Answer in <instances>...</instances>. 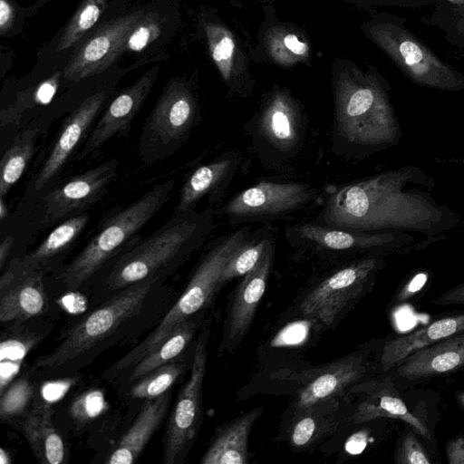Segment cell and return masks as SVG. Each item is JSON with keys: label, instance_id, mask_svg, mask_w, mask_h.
I'll return each instance as SVG.
<instances>
[{"label": "cell", "instance_id": "d4e9b609", "mask_svg": "<svg viewBox=\"0 0 464 464\" xmlns=\"http://www.w3.org/2000/svg\"><path fill=\"white\" fill-rule=\"evenodd\" d=\"M169 401V392L156 398L148 399L135 421L106 457L104 463H134L162 423L168 412Z\"/></svg>", "mask_w": 464, "mask_h": 464}, {"label": "cell", "instance_id": "ab89813d", "mask_svg": "<svg viewBox=\"0 0 464 464\" xmlns=\"http://www.w3.org/2000/svg\"><path fill=\"white\" fill-rule=\"evenodd\" d=\"M161 29V17L155 13L145 12L130 32L125 50L142 51L160 36Z\"/></svg>", "mask_w": 464, "mask_h": 464}, {"label": "cell", "instance_id": "ba28073f", "mask_svg": "<svg viewBox=\"0 0 464 464\" xmlns=\"http://www.w3.org/2000/svg\"><path fill=\"white\" fill-rule=\"evenodd\" d=\"M199 120L198 100L191 85L182 78H171L143 124L138 145L140 160L152 165L174 155Z\"/></svg>", "mask_w": 464, "mask_h": 464}, {"label": "cell", "instance_id": "4dcf8cb0", "mask_svg": "<svg viewBox=\"0 0 464 464\" xmlns=\"http://www.w3.org/2000/svg\"><path fill=\"white\" fill-rule=\"evenodd\" d=\"M42 125L34 123L19 132L6 150L0 162V197L8 194L19 180L33 158Z\"/></svg>", "mask_w": 464, "mask_h": 464}, {"label": "cell", "instance_id": "7bdbcfd3", "mask_svg": "<svg viewBox=\"0 0 464 464\" xmlns=\"http://www.w3.org/2000/svg\"><path fill=\"white\" fill-rule=\"evenodd\" d=\"M441 1L442 0H373L377 5L405 9L432 7Z\"/></svg>", "mask_w": 464, "mask_h": 464}, {"label": "cell", "instance_id": "2e32d148", "mask_svg": "<svg viewBox=\"0 0 464 464\" xmlns=\"http://www.w3.org/2000/svg\"><path fill=\"white\" fill-rule=\"evenodd\" d=\"M105 100L104 91L94 92L64 120L55 142L31 183V192H41L56 179L82 141L86 140Z\"/></svg>", "mask_w": 464, "mask_h": 464}, {"label": "cell", "instance_id": "ffe728a7", "mask_svg": "<svg viewBox=\"0 0 464 464\" xmlns=\"http://www.w3.org/2000/svg\"><path fill=\"white\" fill-rule=\"evenodd\" d=\"M351 392L359 397L352 414L347 418L349 421L362 423L380 418L397 419L411 426L424 439L431 440L430 429L408 409L391 376L361 383Z\"/></svg>", "mask_w": 464, "mask_h": 464}, {"label": "cell", "instance_id": "60d3db41", "mask_svg": "<svg viewBox=\"0 0 464 464\" xmlns=\"http://www.w3.org/2000/svg\"><path fill=\"white\" fill-rule=\"evenodd\" d=\"M106 408L103 392L92 390L81 394L71 405L72 417L80 422H86L99 416Z\"/></svg>", "mask_w": 464, "mask_h": 464}, {"label": "cell", "instance_id": "f907efd6", "mask_svg": "<svg viewBox=\"0 0 464 464\" xmlns=\"http://www.w3.org/2000/svg\"><path fill=\"white\" fill-rule=\"evenodd\" d=\"M11 458L7 451L5 450L4 448L0 449V463L1 464H9L11 463Z\"/></svg>", "mask_w": 464, "mask_h": 464}, {"label": "cell", "instance_id": "681fc988", "mask_svg": "<svg viewBox=\"0 0 464 464\" xmlns=\"http://www.w3.org/2000/svg\"><path fill=\"white\" fill-rule=\"evenodd\" d=\"M8 215V206L5 201V197H0V219L4 221Z\"/></svg>", "mask_w": 464, "mask_h": 464}, {"label": "cell", "instance_id": "74e56055", "mask_svg": "<svg viewBox=\"0 0 464 464\" xmlns=\"http://www.w3.org/2000/svg\"><path fill=\"white\" fill-rule=\"evenodd\" d=\"M35 343L36 338L25 335L2 340L0 392L14 380L21 362Z\"/></svg>", "mask_w": 464, "mask_h": 464}, {"label": "cell", "instance_id": "e575fe53", "mask_svg": "<svg viewBox=\"0 0 464 464\" xmlns=\"http://www.w3.org/2000/svg\"><path fill=\"white\" fill-rule=\"evenodd\" d=\"M266 46L272 60L285 67L303 63L310 56L308 43L288 29L270 31L266 38Z\"/></svg>", "mask_w": 464, "mask_h": 464}, {"label": "cell", "instance_id": "ac0fdd59", "mask_svg": "<svg viewBox=\"0 0 464 464\" xmlns=\"http://www.w3.org/2000/svg\"><path fill=\"white\" fill-rule=\"evenodd\" d=\"M44 270L24 266L13 259L0 278V321L8 323L35 317L47 309Z\"/></svg>", "mask_w": 464, "mask_h": 464}, {"label": "cell", "instance_id": "ee69618b", "mask_svg": "<svg viewBox=\"0 0 464 464\" xmlns=\"http://www.w3.org/2000/svg\"><path fill=\"white\" fill-rule=\"evenodd\" d=\"M433 303L440 306L464 304V283L441 294Z\"/></svg>", "mask_w": 464, "mask_h": 464}, {"label": "cell", "instance_id": "4316f807", "mask_svg": "<svg viewBox=\"0 0 464 464\" xmlns=\"http://www.w3.org/2000/svg\"><path fill=\"white\" fill-rule=\"evenodd\" d=\"M21 430L34 457L42 464H61L66 457L64 441L53 421L47 403L32 408L21 422Z\"/></svg>", "mask_w": 464, "mask_h": 464}, {"label": "cell", "instance_id": "f546056e", "mask_svg": "<svg viewBox=\"0 0 464 464\" xmlns=\"http://www.w3.org/2000/svg\"><path fill=\"white\" fill-rule=\"evenodd\" d=\"M89 222L90 215L80 213L59 223L36 248L19 259L21 265L44 270L77 240Z\"/></svg>", "mask_w": 464, "mask_h": 464}, {"label": "cell", "instance_id": "f35d334b", "mask_svg": "<svg viewBox=\"0 0 464 464\" xmlns=\"http://www.w3.org/2000/svg\"><path fill=\"white\" fill-rule=\"evenodd\" d=\"M34 397V387L27 377L13 380L0 392V417L3 420L23 414Z\"/></svg>", "mask_w": 464, "mask_h": 464}, {"label": "cell", "instance_id": "3957f363", "mask_svg": "<svg viewBox=\"0 0 464 464\" xmlns=\"http://www.w3.org/2000/svg\"><path fill=\"white\" fill-rule=\"evenodd\" d=\"M320 204L313 222L332 227L370 233L413 222L402 215L406 200L397 176L392 173L328 187Z\"/></svg>", "mask_w": 464, "mask_h": 464}, {"label": "cell", "instance_id": "cb8c5ba5", "mask_svg": "<svg viewBox=\"0 0 464 464\" xmlns=\"http://www.w3.org/2000/svg\"><path fill=\"white\" fill-rule=\"evenodd\" d=\"M463 366L464 332H461L416 351L396 367L401 377L420 380L450 372Z\"/></svg>", "mask_w": 464, "mask_h": 464}, {"label": "cell", "instance_id": "8fae6325", "mask_svg": "<svg viewBox=\"0 0 464 464\" xmlns=\"http://www.w3.org/2000/svg\"><path fill=\"white\" fill-rule=\"evenodd\" d=\"M208 327L198 338L189 378L179 391L164 434L163 463L177 464L190 450L202 420V388L207 371Z\"/></svg>", "mask_w": 464, "mask_h": 464}, {"label": "cell", "instance_id": "6da1fadb", "mask_svg": "<svg viewBox=\"0 0 464 464\" xmlns=\"http://www.w3.org/2000/svg\"><path fill=\"white\" fill-rule=\"evenodd\" d=\"M334 116L331 150L345 160L360 159L396 135L386 82L373 66H338L333 74Z\"/></svg>", "mask_w": 464, "mask_h": 464}, {"label": "cell", "instance_id": "b9f144b4", "mask_svg": "<svg viewBox=\"0 0 464 464\" xmlns=\"http://www.w3.org/2000/svg\"><path fill=\"white\" fill-rule=\"evenodd\" d=\"M399 464H430L432 461L415 434L407 431L401 440L395 455Z\"/></svg>", "mask_w": 464, "mask_h": 464}, {"label": "cell", "instance_id": "603a6c76", "mask_svg": "<svg viewBox=\"0 0 464 464\" xmlns=\"http://www.w3.org/2000/svg\"><path fill=\"white\" fill-rule=\"evenodd\" d=\"M204 30L210 56L228 93L239 97L251 95L254 82L232 32L224 24L212 22L207 23Z\"/></svg>", "mask_w": 464, "mask_h": 464}, {"label": "cell", "instance_id": "f1b7e54d", "mask_svg": "<svg viewBox=\"0 0 464 464\" xmlns=\"http://www.w3.org/2000/svg\"><path fill=\"white\" fill-rule=\"evenodd\" d=\"M337 410V399H332L297 411L289 430L291 445L305 449L331 434L338 425Z\"/></svg>", "mask_w": 464, "mask_h": 464}, {"label": "cell", "instance_id": "836d02e7", "mask_svg": "<svg viewBox=\"0 0 464 464\" xmlns=\"http://www.w3.org/2000/svg\"><path fill=\"white\" fill-rule=\"evenodd\" d=\"M421 21L437 28L450 44L464 51V0H442Z\"/></svg>", "mask_w": 464, "mask_h": 464}, {"label": "cell", "instance_id": "d6a6232c", "mask_svg": "<svg viewBox=\"0 0 464 464\" xmlns=\"http://www.w3.org/2000/svg\"><path fill=\"white\" fill-rule=\"evenodd\" d=\"M272 228L267 225L252 232L224 267L219 278L220 286L234 278L246 276L257 266L267 245L276 238Z\"/></svg>", "mask_w": 464, "mask_h": 464}, {"label": "cell", "instance_id": "4fadbf2b", "mask_svg": "<svg viewBox=\"0 0 464 464\" xmlns=\"http://www.w3.org/2000/svg\"><path fill=\"white\" fill-rule=\"evenodd\" d=\"M118 167V160L111 158L49 189L37 206L39 228L44 229L101 200L116 179Z\"/></svg>", "mask_w": 464, "mask_h": 464}, {"label": "cell", "instance_id": "277c9868", "mask_svg": "<svg viewBox=\"0 0 464 464\" xmlns=\"http://www.w3.org/2000/svg\"><path fill=\"white\" fill-rule=\"evenodd\" d=\"M251 227L243 226L210 242L201 256L185 290L156 328L110 369L120 372L136 364L178 326L205 307L219 285L222 271L235 252L249 238Z\"/></svg>", "mask_w": 464, "mask_h": 464}, {"label": "cell", "instance_id": "83f0119b", "mask_svg": "<svg viewBox=\"0 0 464 464\" xmlns=\"http://www.w3.org/2000/svg\"><path fill=\"white\" fill-rule=\"evenodd\" d=\"M262 410L256 408L218 430L213 442L203 455L201 464L248 463V438Z\"/></svg>", "mask_w": 464, "mask_h": 464}, {"label": "cell", "instance_id": "e0dca14e", "mask_svg": "<svg viewBox=\"0 0 464 464\" xmlns=\"http://www.w3.org/2000/svg\"><path fill=\"white\" fill-rule=\"evenodd\" d=\"M158 72V66L150 69L110 102L84 140L78 160L89 157L114 136L128 135L133 119L156 82Z\"/></svg>", "mask_w": 464, "mask_h": 464}, {"label": "cell", "instance_id": "8d00e7d4", "mask_svg": "<svg viewBox=\"0 0 464 464\" xmlns=\"http://www.w3.org/2000/svg\"><path fill=\"white\" fill-rule=\"evenodd\" d=\"M184 370V365L176 361L150 372L140 378L131 388L130 395L138 399H152L169 392Z\"/></svg>", "mask_w": 464, "mask_h": 464}, {"label": "cell", "instance_id": "bcb514c9", "mask_svg": "<svg viewBox=\"0 0 464 464\" xmlns=\"http://www.w3.org/2000/svg\"><path fill=\"white\" fill-rule=\"evenodd\" d=\"M72 380H63L50 382L45 385L44 390H43V395L49 401H54L63 396L69 387L72 385Z\"/></svg>", "mask_w": 464, "mask_h": 464}, {"label": "cell", "instance_id": "30bf717a", "mask_svg": "<svg viewBox=\"0 0 464 464\" xmlns=\"http://www.w3.org/2000/svg\"><path fill=\"white\" fill-rule=\"evenodd\" d=\"M320 198L317 188L301 181L261 180L235 195L219 210L232 226L293 218Z\"/></svg>", "mask_w": 464, "mask_h": 464}, {"label": "cell", "instance_id": "1f68e13d", "mask_svg": "<svg viewBox=\"0 0 464 464\" xmlns=\"http://www.w3.org/2000/svg\"><path fill=\"white\" fill-rule=\"evenodd\" d=\"M197 324L187 320L178 326L158 347L132 366L130 381H137L160 366L174 361L188 345L196 331Z\"/></svg>", "mask_w": 464, "mask_h": 464}, {"label": "cell", "instance_id": "7c38bea8", "mask_svg": "<svg viewBox=\"0 0 464 464\" xmlns=\"http://www.w3.org/2000/svg\"><path fill=\"white\" fill-rule=\"evenodd\" d=\"M381 265L380 258L370 256L339 268L305 295L300 304L301 313L331 325L344 307L370 286Z\"/></svg>", "mask_w": 464, "mask_h": 464}, {"label": "cell", "instance_id": "9a60e30c", "mask_svg": "<svg viewBox=\"0 0 464 464\" xmlns=\"http://www.w3.org/2000/svg\"><path fill=\"white\" fill-rule=\"evenodd\" d=\"M144 13L138 10L101 26L75 50L63 71V77L78 82L103 72L125 50L130 32Z\"/></svg>", "mask_w": 464, "mask_h": 464}, {"label": "cell", "instance_id": "9c48e42d", "mask_svg": "<svg viewBox=\"0 0 464 464\" xmlns=\"http://www.w3.org/2000/svg\"><path fill=\"white\" fill-rule=\"evenodd\" d=\"M162 275H154L123 288L106 304L72 327L50 353L35 360L38 370H53L79 357L135 315Z\"/></svg>", "mask_w": 464, "mask_h": 464}, {"label": "cell", "instance_id": "44dd1931", "mask_svg": "<svg viewBox=\"0 0 464 464\" xmlns=\"http://www.w3.org/2000/svg\"><path fill=\"white\" fill-rule=\"evenodd\" d=\"M275 239L267 245L257 266L243 276L230 307L224 343L237 346L247 333L265 294L275 256Z\"/></svg>", "mask_w": 464, "mask_h": 464}, {"label": "cell", "instance_id": "f6af8a7d", "mask_svg": "<svg viewBox=\"0 0 464 464\" xmlns=\"http://www.w3.org/2000/svg\"><path fill=\"white\" fill-rule=\"evenodd\" d=\"M446 454L450 464H464V437L450 440L446 445Z\"/></svg>", "mask_w": 464, "mask_h": 464}, {"label": "cell", "instance_id": "7a4b0ae2", "mask_svg": "<svg viewBox=\"0 0 464 464\" xmlns=\"http://www.w3.org/2000/svg\"><path fill=\"white\" fill-rule=\"evenodd\" d=\"M214 219L215 210L210 206L201 211L173 212L156 231L127 247L109 275V286L123 289L176 267L203 245Z\"/></svg>", "mask_w": 464, "mask_h": 464}, {"label": "cell", "instance_id": "7dc6e473", "mask_svg": "<svg viewBox=\"0 0 464 464\" xmlns=\"http://www.w3.org/2000/svg\"><path fill=\"white\" fill-rule=\"evenodd\" d=\"M14 8L8 0H0V34L5 35L13 25Z\"/></svg>", "mask_w": 464, "mask_h": 464}, {"label": "cell", "instance_id": "816d5d0a", "mask_svg": "<svg viewBox=\"0 0 464 464\" xmlns=\"http://www.w3.org/2000/svg\"><path fill=\"white\" fill-rule=\"evenodd\" d=\"M457 398H458V401H459V403L461 404V406L464 409V391H461V392H458L457 393Z\"/></svg>", "mask_w": 464, "mask_h": 464}, {"label": "cell", "instance_id": "5b68a950", "mask_svg": "<svg viewBox=\"0 0 464 464\" xmlns=\"http://www.w3.org/2000/svg\"><path fill=\"white\" fill-rule=\"evenodd\" d=\"M175 187L170 179L107 218L97 233L60 275L68 290H76L111 256L135 242L142 227L169 200Z\"/></svg>", "mask_w": 464, "mask_h": 464}, {"label": "cell", "instance_id": "484cf974", "mask_svg": "<svg viewBox=\"0 0 464 464\" xmlns=\"http://www.w3.org/2000/svg\"><path fill=\"white\" fill-rule=\"evenodd\" d=\"M464 332V313L438 319L425 327L397 336L385 343L381 364L387 372L416 351L453 334Z\"/></svg>", "mask_w": 464, "mask_h": 464}, {"label": "cell", "instance_id": "7402d4cb", "mask_svg": "<svg viewBox=\"0 0 464 464\" xmlns=\"http://www.w3.org/2000/svg\"><path fill=\"white\" fill-rule=\"evenodd\" d=\"M240 163L241 155L234 150L195 169L183 183L174 212L196 209L204 198H208L210 207H214L229 187Z\"/></svg>", "mask_w": 464, "mask_h": 464}, {"label": "cell", "instance_id": "c3c4849f", "mask_svg": "<svg viewBox=\"0 0 464 464\" xmlns=\"http://www.w3.org/2000/svg\"><path fill=\"white\" fill-rule=\"evenodd\" d=\"M14 244V237L12 236H6L1 242L0 245V268H4V266L10 255L12 246Z\"/></svg>", "mask_w": 464, "mask_h": 464}, {"label": "cell", "instance_id": "d590c367", "mask_svg": "<svg viewBox=\"0 0 464 464\" xmlns=\"http://www.w3.org/2000/svg\"><path fill=\"white\" fill-rule=\"evenodd\" d=\"M105 5V0H83L63 30L56 51H64L82 38L98 22Z\"/></svg>", "mask_w": 464, "mask_h": 464}, {"label": "cell", "instance_id": "52a82bcc", "mask_svg": "<svg viewBox=\"0 0 464 464\" xmlns=\"http://www.w3.org/2000/svg\"><path fill=\"white\" fill-rule=\"evenodd\" d=\"M308 120L304 107L285 88L275 87L245 123L256 156L279 170L301 151Z\"/></svg>", "mask_w": 464, "mask_h": 464}, {"label": "cell", "instance_id": "d6986e66", "mask_svg": "<svg viewBox=\"0 0 464 464\" xmlns=\"http://www.w3.org/2000/svg\"><path fill=\"white\" fill-rule=\"evenodd\" d=\"M285 237L299 250L327 255L374 251L391 240L387 235L351 231L318 225L313 221L286 227Z\"/></svg>", "mask_w": 464, "mask_h": 464}, {"label": "cell", "instance_id": "8992f818", "mask_svg": "<svg viewBox=\"0 0 464 464\" xmlns=\"http://www.w3.org/2000/svg\"><path fill=\"white\" fill-rule=\"evenodd\" d=\"M406 19L387 12L371 14L365 35L412 82L421 86L458 91L464 74L440 58L407 26Z\"/></svg>", "mask_w": 464, "mask_h": 464}, {"label": "cell", "instance_id": "5bb4252c", "mask_svg": "<svg viewBox=\"0 0 464 464\" xmlns=\"http://www.w3.org/2000/svg\"><path fill=\"white\" fill-rule=\"evenodd\" d=\"M369 370V362L361 354H350L332 363L303 372H278L272 379L291 381L300 384L297 390V411L314 404L338 399L348 388L362 379Z\"/></svg>", "mask_w": 464, "mask_h": 464}]
</instances>
